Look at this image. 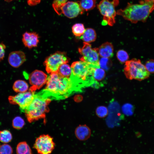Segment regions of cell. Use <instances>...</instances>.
Here are the masks:
<instances>
[{"instance_id": "1f68e13d", "label": "cell", "mask_w": 154, "mask_h": 154, "mask_svg": "<svg viewBox=\"0 0 154 154\" xmlns=\"http://www.w3.org/2000/svg\"><path fill=\"white\" fill-rule=\"evenodd\" d=\"M145 66L150 73H154V60H148L146 62Z\"/></svg>"}, {"instance_id": "3957f363", "label": "cell", "mask_w": 154, "mask_h": 154, "mask_svg": "<svg viewBox=\"0 0 154 154\" xmlns=\"http://www.w3.org/2000/svg\"><path fill=\"white\" fill-rule=\"evenodd\" d=\"M71 67L72 73L70 78L81 90L85 87L94 88L92 73L94 68L99 66L80 60L73 62Z\"/></svg>"}, {"instance_id": "7402d4cb", "label": "cell", "mask_w": 154, "mask_h": 154, "mask_svg": "<svg viewBox=\"0 0 154 154\" xmlns=\"http://www.w3.org/2000/svg\"><path fill=\"white\" fill-rule=\"evenodd\" d=\"M96 0H80L79 4L81 7L84 11L94 9L96 5Z\"/></svg>"}, {"instance_id": "83f0119b", "label": "cell", "mask_w": 154, "mask_h": 154, "mask_svg": "<svg viewBox=\"0 0 154 154\" xmlns=\"http://www.w3.org/2000/svg\"><path fill=\"white\" fill-rule=\"evenodd\" d=\"M108 111L107 108L104 106L98 107L96 110V114L97 116L101 118L106 116L108 114Z\"/></svg>"}, {"instance_id": "ffe728a7", "label": "cell", "mask_w": 154, "mask_h": 154, "mask_svg": "<svg viewBox=\"0 0 154 154\" xmlns=\"http://www.w3.org/2000/svg\"><path fill=\"white\" fill-rule=\"evenodd\" d=\"M56 72L62 77L70 78L72 73L71 67L67 63H63L60 66Z\"/></svg>"}, {"instance_id": "d6a6232c", "label": "cell", "mask_w": 154, "mask_h": 154, "mask_svg": "<svg viewBox=\"0 0 154 154\" xmlns=\"http://www.w3.org/2000/svg\"><path fill=\"white\" fill-rule=\"evenodd\" d=\"M6 48V46L4 44L0 43V62L5 57Z\"/></svg>"}, {"instance_id": "277c9868", "label": "cell", "mask_w": 154, "mask_h": 154, "mask_svg": "<svg viewBox=\"0 0 154 154\" xmlns=\"http://www.w3.org/2000/svg\"><path fill=\"white\" fill-rule=\"evenodd\" d=\"M51 100L40 92L35 94L32 101L24 111L28 121L31 123L44 119L49 111L48 105Z\"/></svg>"}, {"instance_id": "836d02e7", "label": "cell", "mask_w": 154, "mask_h": 154, "mask_svg": "<svg viewBox=\"0 0 154 154\" xmlns=\"http://www.w3.org/2000/svg\"><path fill=\"white\" fill-rule=\"evenodd\" d=\"M40 0H27L28 4L31 6L36 5L39 3Z\"/></svg>"}, {"instance_id": "484cf974", "label": "cell", "mask_w": 154, "mask_h": 154, "mask_svg": "<svg viewBox=\"0 0 154 154\" xmlns=\"http://www.w3.org/2000/svg\"><path fill=\"white\" fill-rule=\"evenodd\" d=\"M25 124L24 120L20 116H17L15 117L12 121V126L14 128L16 129H21L23 127Z\"/></svg>"}, {"instance_id": "7c38bea8", "label": "cell", "mask_w": 154, "mask_h": 154, "mask_svg": "<svg viewBox=\"0 0 154 154\" xmlns=\"http://www.w3.org/2000/svg\"><path fill=\"white\" fill-rule=\"evenodd\" d=\"M84 12L78 3L68 1L60 7L59 15L63 14L69 18H73L82 14Z\"/></svg>"}, {"instance_id": "4dcf8cb0", "label": "cell", "mask_w": 154, "mask_h": 154, "mask_svg": "<svg viewBox=\"0 0 154 154\" xmlns=\"http://www.w3.org/2000/svg\"><path fill=\"white\" fill-rule=\"evenodd\" d=\"M122 110L124 114L127 116H130L133 113V107L131 104L126 103L123 105Z\"/></svg>"}, {"instance_id": "d6986e66", "label": "cell", "mask_w": 154, "mask_h": 154, "mask_svg": "<svg viewBox=\"0 0 154 154\" xmlns=\"http://www.w3.org/2000/svg\"><path fill=\"white\" fill-rule=\"evenodd\" d=\"M29 88V86L26 82L22 80H17L14 82L13 89V90L18 93H22L27 91Z\"/></svg>"}, {"instance_id": "7a4b0ae2", "label": "cell", "mask_w": 154, "mask_h": 154, "mask_svg": "<svg viewBox=\"0 0 154 154\" xmlns=\"http://www.w3.org/2000/svg\"><path fill=\"white\" fill-rule=\"evenodd\" d=\"M154 10V1L143 0L138 4L128 3L124 9L118 10L116 14L132 23H135L138 21L145 22Z\"/></svg>"}, {"instance_id": "d4e9b609", "label": "cell", "mask_w": 154, "mask_h": 154, "mask_svg": "<svg viewBox=\"0 0 154 154\" xmlns=\"http://www.w3.org/2000/svg\"><path fill=\"white\" fill-rule=\"evenodd\" d=\"M109 58L102 57L99 59V64L100 67L104 70H108L111 66L112 62Z\"/></svg>"}, {"instance_id": "f1b7e54d", "label": "cell", "mask_w": 154, "mask_h": 154, "mask_svg": "<svg viewBox=\"0 0 154 154\" xmlns=\"http://www.w3.org/2000/svg\"><path fill=\"white\" fill-rule=\"evenodd\" d=\"M13 150L11 146L7 144L0 145V154H12Z\"/></svg>"}, {"instance_id": "e0dca14e", "label": "cell", "mask_w": 154, "mask_h": 154, "mask_svg": "<svg viewBox=\"0 0 154 154\" xmlns=\"http://www.w3.org/2000/svg\"><path fill=\"white\" fill-rule=\"evenodd\" d=\"M75 134L78 139L84 141L89 138L91 135V131L87 125H80L76 128Z\"/></svg>"}, {"instance_id": "8992f818", "label": "cell", "mask_w": 154, "mask_h": 154, "mask_svg": "<svg viewBox=\"0 0 154 154\" xmlns=\"http://www.w3.org/2000/svg\"><path fill=\"white\" fill-rule=\"evenodd\" d=\"M119 3V0H102L97 5V7L103 16L102 22L103 25L107 24L113 26L116 22L115 17L116 14L115 7Z\"/></svg>"}, {"instance_id": "44dd1931", "label": "cell", "mask_w": 154, "mask_h": 154, "mask_svg": "<svg viewBox=\"0 0 154 154\" xmlns=\"http://www.w3.org/2000/svg\"><path fill=\"white\" fill-rule=\"evenodd\" d=\"M17 154H33L29 145L26 141L19 142L16 148Z\"/></svg>"}, {"instance_id": "4316f807", "label": "cell", "mask_w": 154, "mask_h": 154, "mask_svg": "<svg viewBox=\"0 0 154 154\" xmlns=\"http://www.w3.org/2000/svg\"><path fill=\"white\" fill-rule=\"evenodd\" d=\"M116 56L119 61L121 63L125 62L128 61L129 58L127 52L122 50H119L117 52Z\"/></svg>"}, {"instance_id": "ba28073f", "label": "cell", "mask_w": 154, "mask_h": 154, "mask_svg": "<svg viewBox=\"0 0 154 154\" xmlns=\"http://www.w3.org/2000/svg\"><path fill=\"white\" fill-rule=\"evenodd\" d=\"M78 51L82 56L80 58V60L99 66L98 48H92L90 44L84 42L83 46L79 48Z\"/></svg>"}, {"instance_id": "5bb4252c", "label": "cell", "mask_w": 154, "mask_h": 154, "mask_svg": "<svg viewBox=\"0 0 154 154\" xmlns=\"http://www.w3.org/2000/svg\"><path fill=\"white\" fill-rule=\"evenodd\" d=\"M39 38V37L36 33L26 32L23 35L22 40L25 47L31 48L37 46Z\"/></svg>"}, {"instance_id": "6da1fadb", "label": "cell", "mask_w": 154, "mask_h": 154, "mask_svg": "<svg viewBox=\"0 0 154 154\" xmlns=\"http://www.w3.org/2000/svg\"><path fill=\"white\" fill-rule=\"evenodd\" d=\"M46 83L45 88L40 92L51 100L64 99L74 92L81 91L70 77H62L56 72L50 74Z\"/></svg>"}, {"instance_id": "603a6c76", "label": "cell", "mask_w": 154, "mask_h": 154, "mask_svg": "<svg viewBox=\"0 0 154 154\" xmlns=\"http://www.w3.org/2000/svg\"><path fill=\"white\" fill-rule=\"evenodd\" d=\"M85 30L84 25L81 23H76L72 27V33L76 37H81L84 33Z\"/></svg>"}, {"instance_id": "9c48e42d", "label": "cell", "mask_w": 154, "mask_h": 154, "mask_svg": "<svg viewBox=\"0 0 154 154\" xmlns=\"http://www.w3.org/2000/svg\"><path fill=\"white\" fill-rule=\"evenodd\" d=\"M55 146L53 138L48 135L43 134L36 139L33 148L39 154H50Z\"/></svg>"}, {"instance_id": "8fae6325", "label": "cell", "mask_w": 154, "mask_h": 154, "mask_svg": "<svg viewBox=\"0 0 154 154\" xmlns=\"http://www.w3.org/2000/svg\"><path fill=\"white\" fill-rule=\"evenodd\" d=\"M47 75L43 72L38 70L33 71L29 75V80L31 87L29 90L33 92L41 88L46 82Z\"/></svg>"}, {"instance_id": "4fadbf2b", "label": "cell", "mask_w": 154, "mask_h": 154, "mask_svg": "<svg viewBox=\"0 0 154 154\" xmlns=\"http://www.w3.org/2000/svg\"><path fill=\"white\" fill-rule=\"evenodd\" d=\"M26 57L24 53L21 51H15L10 52L8 56V60L9 64L14 68H18L26 61Z\"/></svg>"}, {"instance_id": "f546056e", "label": "cell", "mask_w": 154, "mask_h": 154, "mask_svg": "<svg viewBox=\"0 0 154 154\" xmlns=\"http://www.w3.org/2000/svg\"><path fill=\"white\" fill-rule=\"evenodd\" d=\"M67 1V0H54L52 4V7L58 15H59L60 7Z\"/></svg>"}, {"instance_id": "2e32d148", "label": "cell", "mask_w": 154, "mask_h": 154, "mask_svg": "<svg viewBox=\"0 0 154 154\" xmlns=\"http://www.w3.org/2000/svg\"><path fill=\"white\" fill-rule=\"evenodd\" d=\"M114 47L112 44L106 42L98 48V52L101 57L110 58L113 55Z\"/></svg>"}, {"instance_id": "30bf717a", "label": "cell", "mask_w": 154, "mask_h": 154, "mask_svg": "<svg viewBox=\"0 0 154 154\" xmlns=\"http://www.w3.org/2000/svg\"><path fill=\"white\" fill-rule=\"evenodd\" d=\"M35 94V92L29 90L28 91L19 93L14 96H10L8 100L10 104L18 105L21 111L24 112L33 100Z\"/></svg>"}, {"instance_id": "9a60e30c", "label": "cell", "mask_w": 154, "mask_h": 154, "mask_svg": "<svg viewBox=\"0 0 154 154\" xmlns=\"http://www.w3.org/2000/svg\"><path fill=\"white\" fill-rule=\"evenodd\" d=\"M106 76L105 70L100 67H95L92 73V77L94 81V88H98L102 86L103 80Z\"/></svg>"}, {"instance_id": "52a82bcc", "label": "cell", "mask_w": 154, "mask_h": 154, "mask_svg": "<svg viewBox=\"0 0 154 154\" xmlns=\"http://www.w3.org/2000/svg\"><path fill=\"white\" fill-rule=\"evenodd\" d=\"M69 60L65 52L57 51L46 58L44 64L46 72L50 74L56 72L61 65L64 63H68Z\"/></svg>"}, {"instance_id": "5b68a950", "label": "cell", "mask_w": 154, "mask_h": 154, "mask_svg": "<svg viewBox=\"0 0 154 154\" xmlns=\"http://www.w3.org/2000/svg\"><path fill=\"white\" fill-rule=\"evenodd\" d=\"M123 72L128 79L139 81L148 78L150 74L141 61L135 58L128 60L125 62Z\"/></svg>"}, {"instance_id": "ac0fdd59", "label": "cell", "mask_w": 154, "mask_h": 154, "mask_svg": "<svg viewBox=\"0 0 154 154\" xmlns=\"http://www.w3.org/2000/svg\"><path fill=\"white\" fill-rule=\"evenodd\" d=\"M80 38L84 42L90 43L95 41L96 38V31L93 29L88 28L85 29Z\"/></svg>"}, {"instance_id": "d590c367", "label": "cell", "mask_w": 154, "mask_h": 154, "mask_svg": "<svg viewBox=\"0 0 154 154\" xmlns=\"http://www.w3.org/2000/svg\"><path fill=\"white\" fill-rule=\"evenodd\" d=\"M6 1L8 2H9L10 1H11L13 0H5Z\"/></svg>"}, {"instance_id": "cb8c5ba5", "label": "cell", "mask_w": 154, "mask_h": 154, "mask_svg": "<svg viewBox=\"0 0 154 154\" xmlns=\"http://www.w3.org/2000/svg\"><path fill=\"white\" fill-rule=\"evenodd\" d=\"M12 139V136L11 132L7 130L0 131V141L4 143L10 142Z\"/></svg>"}, {"instance_id": "e575fe53", "label": "cell", "mask_w": 154, "mask_h": 154, "mask_svg": "<svg viewBox=\"0 0 154 154\" xmlns=\"http://www.w3.org/2000/svg\"><path fill=\"white\" fill-rule=\"evenodd\" d=\"M144 1H154V0H143Z\"/></svg>"}]
</instances>
